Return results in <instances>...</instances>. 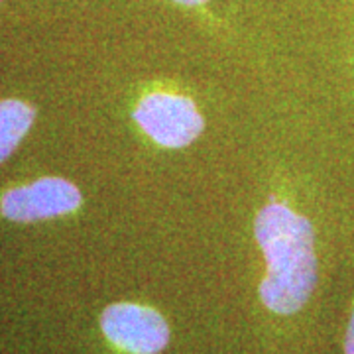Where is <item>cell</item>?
<instances>
[{
  "label": "cell",
  "mask_w": 354,
  "mask_h": 354,
  "mask_svg": "<svg viewBox=\"0 0 354 354\" xmlns=\"http://www.w3.org/2000/svg\"><path fill=\"white\" fill-rule=\"evenodd\" d=\"M134 120L164 148H183L203 132L205 120L195 102L171 93H152L138 102Z\"/></svg>",
  "instance_id": "cell-2"
},
{
  "label": "cell",
  "mask_w": 354,
  "mask_h": 354,
  "mask_svg": "<svg viewBox=\"0 0 354 354\" xmlns=\"http://www.w3.org/2000/svg\"><path fill=\"white\" fill-rule=\"evenodd\" d=\"M254 230L266 258L262 301L279 315L297 313L319 281L315 225L288 205L272 201L258 213Z\"/></svg>",
  "instance_id": "cell-1"
},
{
  "label": "cell",
  "mask_w": 354,
  "mask_h": 354,
  "mask_svg": "<svg viewBox=\"0 0 354 354\" xmlns=\"http://www.w3.org/2000/svg\"><path fill=\"white\" fill-rule=\"evenodd\" d=\"M81 201L83 197L73 183L62 177H46L8 191L2 197L0 211L16 223H34L71 213Z\"/></svg>",
  "instance_id": "cell-4"
},
{
  "label": "cell",
  "mask_w": 354,
  "mask_h": 354,
  "mask_svg": "<svg viewBox=\"0 0 354 354\" xmlns=\"http://www.w3.org/2000/svg\"><path fill=\"white\" fill-rule=\"evenodd\" d=\"M34 109L16 99L0 102V164L16 150L34 122Z\"/></svg>",
  "instance_id": "cell-5"
},
{
  "label": "cell",
  "mask_w": 354,
  "mask_h": 354,
  "mask_svg": "<svg viewBox=\"0 0 354 354\" xmlns=\"http://www.w3.org/2000/svg\"><path fill=\"white\" fill-rule=\"evenodd\" d=\"M179 4H185V6H199V4H205L207 0H176Z\"/></svg>",
  "instance_id": "cell-7"
},
{
  "label": "cell",
  "mask_w": 354,
  "mask_h": 354,
  "mask_svg": "<svg viewBox=\"0 0 354 354\" xmlns=\"http://www.w3.org/2000/svg\"><path fill=\"white\" fill-rule=\"evenodd\" d=\"M101 329L106 339L130 354H158L169 341L165 319L150 307L114 304L104 309Z\"/></svg>",
  "instance_id": "cell-3"
},
{
  "label": "cell",
  "mask_w": 354,
  "mask_h": 354,
  "mask_svg": "<svg viewBox=\"0 0 354 354\" xmlns=\"http://www.w3.org/2000/svg\"><path fill=\"white\" fill-rule=\"evenodd\" d=\"M344 354H354V309H353V315H351V321H348V329H346Z\"/></svg>",
  "instance_id": "cell-6"
}]
</instances>
